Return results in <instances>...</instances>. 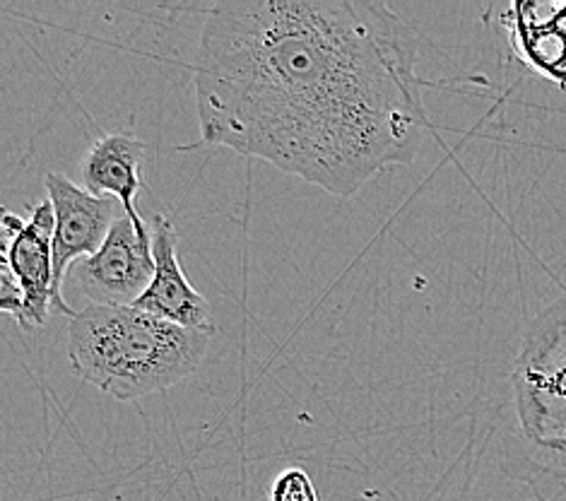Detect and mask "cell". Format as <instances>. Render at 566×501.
<instances>
[{
  "instance_id": "cell-11",
  "label": "cell",
  "mask_w": 566,
  "mask_h": 501,
  "mask_svg": "<svg viewBox=\"0 0 566 501\" xmlns=\"http://www.w3.org/2000/svg\"><path fill=\"white\" fill-rule=\"evenodd\" d=\"M537 449H541V451L545 453V463H547L552 470H557L559 476L566 478V439L543 443V446H537Z\"/></svg>"
},
{
  "instance_id": "cell-4",
  "label": "cell",
  "mask_w": 566,
  "mask_h": 501,
  "mask_svg": "<svg viewBox=\"0 0 566 501\" xmlns=\"http://www.w3.org/2000/svg\"><path fill=\"white\" fill-rule=\"evenodd\" d=\"M46 194L53 206V309L75 316L63 300V284L75 263L90 259L102 249L112 227L124 218L126 210L114 198L92 196L85 186L73 184L61 171L46 174Z\"/></svg>"
},
{
  "instance_id": "cell-10",
  "label": "cell",
  "mask_w": 566,
  "mask_h": 501,
  "mask_svg": "<svg viewBox=\"0 0 566 501\" xmlns=\"http://www.w3.org/2000/svg\"><path fill=\"white\" fill-rule=\"evenodd\" d=\"M271 501H321L314 487V480L308 478V472L302 468H287L273 480L271 492H268Z\"/></svg>"
},
{
  "instance_id": "cell-3",
  "label": "cell",
  "mask_w": 566,
  "mask_h": 501,
  "mask_svg": "<svg viewBox=\"0 0 566 501\" xmlns=\"http://www.w3.org/2000/svg\"><path fill=\"white\" fill-rule=\"evenodd\" d=\"M511 384L525 439H566V294L525 331Z\"/></svg>"
},
{
  "instance_id": "cell-6",
  "label": "cell",
  "mask_w": 566,
  "mask_h": 501,
  "mask_svg": "<svg viewBox=\"0 0 566 501\" xmlns=\"http://www.w3.org/2000/svg\"><path fill=\"white\" fill-rule=\"evenodd\" d=\"M53 206L39 202L30 220H22L10 210L3 212V273L18 284L22 294L20 326L36 331L46 323L53 309Z\"/></svg>"
},
{
  "instance_id": "cell-8",
  "label": "cell",
  "mask_w": 566,
  "mask_h": 501,
  "mask_svg": "<svg viewBox=\"0 0 566 501\" xmlns=\"http://www.w3.org/2000/svg\"><path fill=\"white\" fill-rule=\"evenodd\" d=\"M145 145L126 133H109L90 147L80 174L92 196L114 198L124 206L128 218L140 232H150V225L138 210V196L143 191Z\"/></svg>"
},
{
  "instance_id": "cell-1",
  "label": "cell",
  "mask_w": 566,
  "mask_h": 501,
  "mask_svg": "<svg viewBox=\"0 0 566 501\" xmlns=\"http://www.w3.org/2000/svg\"><path fill=\"white\" fill-rule=\"evenodd\" d=\"M417 51L386 3L212 6L193 61L200 143L355 196L381 169L410 165L427 138Z\"/></svg>"
},
{
  "instance_id": "cell-2",
  "label": "cell",
  "mask_w": 566,
  "mask_h": 501,
  "mask_svg": "<svg viewBox=\"0 0 566 501\" xmlns=\"http://www.w3.org/2000/svg\"><path fill=\"white\" fill-rule=\"evenodd\" d=\"M210 337L138 306H87L71 319L69 359L83 382L130 403L191 376L208 355Z\"/></svg>"
},
{
  "instance_id": "cell-7",
  "label": "cell",
  "mask_w": 566,
  "mask_h": 501,
  "mask_svg": "<svg viewBox=\"0 0 566 501\" xmlns=\"http://www.w3.org/2000/svg\"><path fill=\"white\" fill-rule=\"evenodd\" d=\"M150 227L155 275L150 288L145 290L136 306L161 321L177 323L181 328L212 335L214 321L210 314V304L206 296L186 280L184 268L179 263L177 229H174V225L165 215H155Z\"/></svg>"
},
{
  "instance_id": "cell-9",
  "label": "cell",
  "mask_w": 566,
  "mask_h": 501,
  "mask_svg": "<svg viewBox=\"0 0 566 501\" xmlns=\"http://www.w3.org/2000/svg\"><path fill=\"white\" fill-rule=\"evenodd\" d=\"M504 27L525 65L566 87V3H516Z\"/></svg>"
},
{
  "instance_id": "cell-5",
  "label": "cell",
  "mask_w": 566,
  "mask_h": 501,
  "mask_svg": "<svg viewBox=\"0 0 566 501\" xmlns=\"http://www.w3.org/2000/svg\"><path fill=\"white\" fill-rule=\"evenodd\" d=\"M71 273L92 306H136L155 275L153 229L140 232L124 215L102 249L75 263Z\"/></svg>"
}]
</instances>
